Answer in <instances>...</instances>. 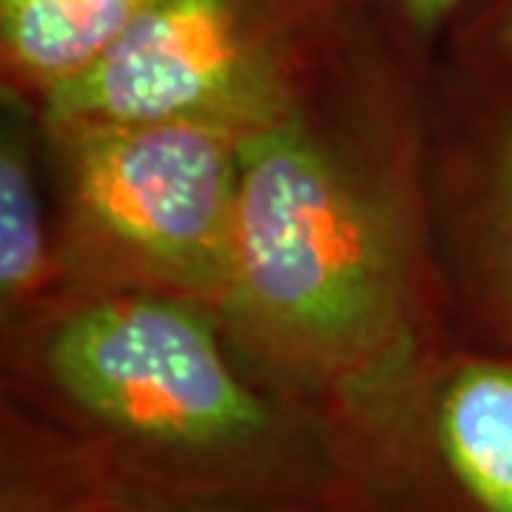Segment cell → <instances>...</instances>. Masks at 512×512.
Segmentation results:
<instances>
[{"label":"cell","mask_w":512,"mask_h":512,"mask_svg":"<svg viewBox=\"0 0 512 512\" xmlns=\"http://www.w3.org/2000/svg\"><path fill=\"white\" fill-rule=\"evenodd\" d=\"M228 285L348 393L387 382L402 342L393 239L293 111L239 143Z\"/></svg>","instance_id":"obj_1"},{"label":"cell","mask_w":512,"mask_h":512,"mask_svg":"<svg viewBox=\"0 0 512 512\" xmlns=\"http://www.w3.org/2000/svg\"><path fill=\"white\" fill-rule=\"evenodd\" d=\"M46 365L57 390L137 453L180 461L248 458L274 416L222 359L200 313L168 299H109L57 330Z\"/></svg>","instance_id":"obj_2"},{"label":"cell","mask_w":512,"mask_h":512,"mask_svg":"<svg viewBox=\"0 0 512 512\" xmlns=\"http://www.w3.org/2000/svg\"><path fill=\"white\" fill-rule=\"evenodd\" d=\"M245 134L200 117L80 134L72 140L77 200L151 265L228 285Z\"/></svg>","instance_id":"obj_3"},{"label":"cell","mask_w":512,"mask_h":512,"mask_svg":"<svg viewBox=\"0 0 512 512\" xmlns=\"http://www.w3.org/2000/svg\"><path fill=\"white\" fill-rule=\"evenodd\" d=\"M163 0H0L3 66L49 92L86 72Z\"/></svg>","instance_id":"obj_4"},{"label":"cell","mask_w":512,"mask_h":512,"mask_svg":"<svg viewBox=\"0 0 512 512\" xmlns=\"http://www.w3.org/2000/svg\"><path fill=\"white\" fill-rule=\"evenodd\" d=\"M436 450L476 512H512V365L473 362L436 404Z\"/></svg>","instance_id":"obj_5"},{"label":"cell","mask_w":512,"mask_h":512,"mask_svg":"<svg viewBox=\"0 0 512 512\" xmlns=\"http://www.w3.org/2000/svg\"><path fill=\"white\" fill-rule=\"evenodd\" d=\"M43 271V228L29 163L18 134L0 151V288L6 299L35 288Z\"/></svg>","instance_id":"obj_6"},{"label":"cell","mask_w":512,"mask_h":512,"mask_svg":"<svg viewBox=\"0 0 512 512\" xmlns=\"http://www.w3.org/2000/svg\"><path fill=\"white\" fill-rule=\"evenodd\" d=\"M453 18H464L478 57L512 72V0H464Z\"/></svg>","instance_id":"obj_7"},{"label":"cell","mask_w":512,"mask_h":512,"mask_svg":"<svg viewBox=\"0 0 512 512\" xmlns=\"http://www.w3.org/2000/svg\"><path fill=\"white\" fill-rule=\"evenodd\" d=\"M396 18L402 20L413 37H427L450 23L464 0H390Z\"/></svg>","instance_id":"obj_8"},{"label":"cell","mask_w":512,"mask_h":512,"mask_svg":"<svg viewBox=\"0 0 512 512\" xmlns=\"http://www.w3.org/2000/svg\"><path fill=\"white\" fill-rule=\"evenodd\" d=\"M498 245H501V268L512 299V131L501 151V183H498Z\"/></svg>","instance_id":"obj_9"}]
</instances>
